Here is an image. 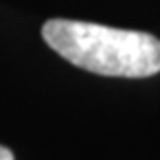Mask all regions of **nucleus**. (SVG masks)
<instances>
[{
	"label": "nucleus",
	"mask_w": 160,
	"mask_h": 160,
	"mask_svg": "<svg viewBox=\"0 0 160 160\" xmlns=\"http://www.w3.org/2000/svg\"><path fill=\"white\" fill-rule=\"evenodd\" d=\"M42 38L79 69L106 77H150L160 73V40L152 33L88 21L50 19Z\"/></svg>",
	"instance_id": "f257e3e1"
},
{
	"label": "nucleus",
	"mask_w": 160,
	"mask_h": 160,
	"mask_svg": "<svg viewBox=\"0 0 160 160\" xmlns=\"http://www.w3.org/2000/svg\"><path fill=\"white\" fill-rule=\"evenodd\" d=\"M0 160H15V156H12V152L8 148L0 146Z\"/></svg>",
	"instance_id": "f03ea898"
}]
</instances>
